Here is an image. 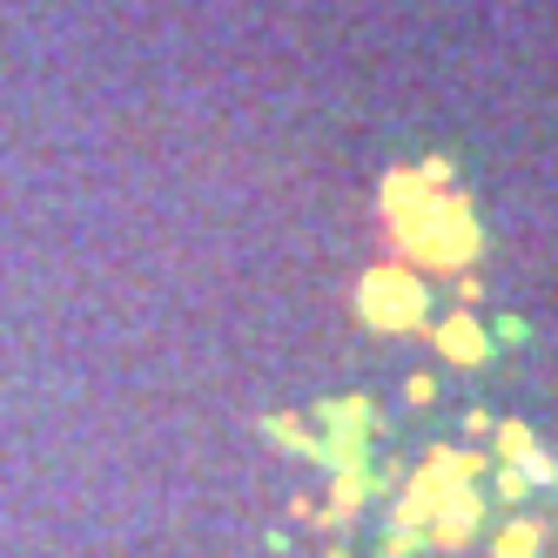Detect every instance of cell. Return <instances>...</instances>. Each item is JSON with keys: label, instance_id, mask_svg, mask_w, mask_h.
Listing matches in <instances>:
<instances>
[{"label": "cell", "instance_id": "obj_1", "mask_svg": "<svg viewBox=\"0 0 558 558\" xmlns=\"http://www.w3.org/2000/svg\"><path fill=\"white\" fill-rule=\"evenodd\" d=\"M356 310L371 316L377 330H411L417 316H424V283L411 269H377L364 290H356Z\"/></svg>", "mask_w": 558, "mask_h": 558}, {"label": "cell", "instance_id": "obj_2", "mask_svg": "<svg viewBox=\"0 0 558 558\" xmlns=\"http://www.w3.org/2000/svg\"><path fill=\"white\" fill-rule=\"evenodd\" d=\"M437 350L451 356V364H485L492 356V337L471 324V316H451V324H437Z\"/></svg>", "mask_w": 558, "mask_h": 558}, {"label": "cell", "instance_id": "obj_3", "mask_svg": "<svg viewBox=\"0 0 558 558\" xmlns=\"http://www.w3.org/2000/svg\"><path fill=\"white\" fill-rule=\"evenodd\" d=\"M498 558H538V525H511L498 538Z\"/></svg>", "mask_w": 558, "mask_h": 558}]
</instances>
